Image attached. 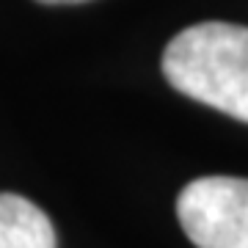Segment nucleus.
Returning <instances> with one entry per match:
<instances>
[{"mask_svg": "<svg viewBox=\"0 0 248 248\" xmlns=\"http://www.w3.org/2000/svg\"><path fill=\"white\" fill-rule=\"evenodd\" d=\"M163 75L185 97L248 122V28L199 22L163 53Z\"/></svg>", "mask_w": 248, "mask_h": 248, "instance_id": "nucleus-1", "label": "nucleus"}, {"mask_svg": "<svg viewBox=\"0 0 248 248\" xmlns=\"http://www.w3.org/2000/svg\"><path fill=\"white\" fill-rule=\"evenodd\" d=\"M177 218L196 248H248V179L187 182L177 199Z\"/></svg>", "mask_w": 248, "mask_h": 248, "instance_id": "nucleus-2", "label": "nucleus"}, {"mask_svg": "<svg viewBox=\"0 0 248 248\" xmlns=\"http://www.w3.org/2000/svg\"><path fill=\"white\" fill-rule=\"evenodd\" d=\"M55 229L45 210L17 193H0V248H55Z\"/></svg>", "mask_w": 248, "mask_h": 248, "instance_id": "nucleus-3", "label": "nucleus"}, {"mask_svg": "<svg viewBox=\"0 0 248 248\" xmlns=\"http://www.w3.org/2000/svg\"><path fill=\"white\" fill-rule=\"evenodd\" d=\"M36 3H45V6H66V3H86V0H36Z\"/></svg>", "mask_w": 248, "mask_h": 248, "instance_id": "nucleus-4", "label": "nucleus"}]
</instances>
